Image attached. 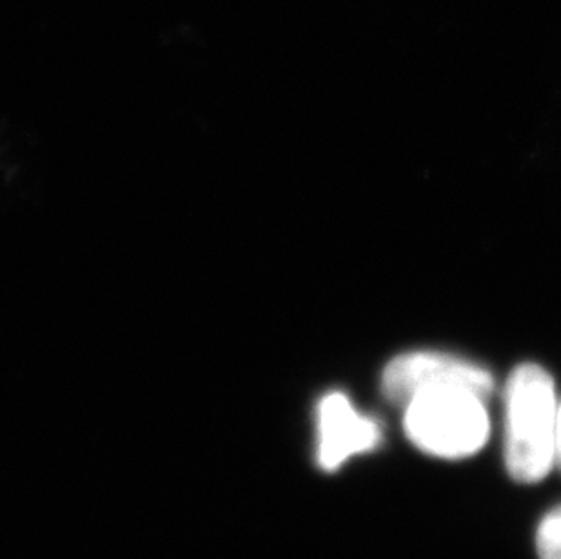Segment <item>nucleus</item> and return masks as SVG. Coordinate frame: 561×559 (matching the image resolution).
<instances>
[{"mask_svg": "<svg viewBox=\"0 0 561 559\" xmlns=\"http://www.w3.org/2000/svg\"><path fill=\"white\" fill-rule=\"evenodd\" d=\"M318 461L325 470H336L355 454L367 453L381 442L380 427L362 417L340 392L325 396L318 406Z\"/></svg>", "mask_w": 561, "mask_h": 559, "instance_id": "20e7f679", "label": "nucleus"}, {"mask_svg": "<svg viewBox=\"0 0 561 559\" xmlns=\"http://www.w3.org/2000/svg\"><path fill=\"white\" fill-rule=\"evenodd\" d=\"M383 395L405 406L419 392L461 387L485 396L493 391V376L466 360L439 353H409L392 360L381 378Z\"/></svg>", "mask_w": 561, "mask_h": 559, "instance_id": "7ed1b4c3", "label": "nucleus"}, {"mask_svg": "<svg viewBox=\"0 0 561 559\" xmlns=\"http://www.w3.org/2000/svg\"><path fill=\"white\" fill-rule=\"evenodd\" d=\"M554 464L561 469V406H558L557 434H554Z\"/></svg>", "mask_w": 561, "mask_h": 559, "instance_id": "423d86ee", "label": "nucleus"}, {"mask_svg": "<svg viewBox=\"0 0 561 559\" xmlns=\"http://www.w3.org/2000/svg\"><path fill=\"white\" fill-rule=\"evenodd\" d=\"M403 427L420 450L444 459L472 456L489 438L483 396L461 387H442L413 396L405 403Z\"/></svg>", "mask_w": 561, "mask_h": 559, "instance_id": "f03ea898", "label": "nucleus"}, {"mask_svg": "<svg viewBox=\"0 0 561 559\" xmlns=\"http://www.w3.org/2000/svg\"><path fill=\"white\" fill-rule=\"evenodd\" d=\"M536 549L540 559H561V505L541 520Z\"/></svg>", "mask_w": 561, "mask_h": 559, "instance_id": "39448f33", "label": "nucleus"}, {"mask_svg": "<svg viewBox=\"0 0 561 559\" xmlns=\"http://www.w3.org/2000/svg\"><path fill=\"white\" fill-rule=\"evenodd\" d=\"M557 389L540 365H519L505 392V464L519 483H538L554 467Z\"/></svg>", "mask_w": 561, "mask_h": 559, "instance_id": "f257e3e1", "label": "nucleus"}]
</instances>
